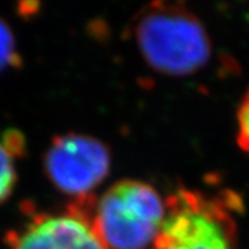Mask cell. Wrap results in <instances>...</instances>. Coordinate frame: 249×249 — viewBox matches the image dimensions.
<instances>
[{
	"mask_svg": "<svg viewBox=\"0 0 249 249\" xmlns=\"http://www.w3.org/2000/svg\"><path fill=\"white\" fill-rule=\"evenodd\" d=\"M14 160L13 152L0 140V205L9 199L17 186L18 175Z\"/></svg>",
	"mask_w": 249,
	"mask_h": 249,
	"instance_id": "8992f818",
	"label": "cell"
},
{
	"mask_svg": "<svg viewBox=\"0 0 249 249\" xmlns=\"http://www.w3.org/2000/svg\"><path fill=\"white\" fill-rule=\"evenodd\" d=\"M17 42L9 24L0 17V73L21 65Z\"/></svg>",
	"mask_w": 249,
	"mask_h": 249,
	"instance_id": "52a82bcc",
	"label": "cell"
},
{
	"mask_svg": "<svg viewBox=\"0 0 249 249\" xmlns=\"http://www.w3.org/2000/svg\"><path fill=\"white\" fill-rule=\"evenodd\" d=\"M111 169L107 144L90 134L68 132L52 139L43 155V172L50 184L72 201L93 196Z\"/></svg>",
	"mask_w": 249,
	"mask_h": 249,
	"instance_id": "277c9868",
	"label": "cell"
},
{
	"mask_svg": "<svg viewBox=\"0 0 249 249\" xmlns=\"http://www.w3.org/2000/svg\"><path fill=\"white\" fill-rule=\"evenodd\" d=\"M107 249H154L166 205L158 191L140 180H121L100 196L72 201Z\"/></svg>",
	"mask_w": 249,
	"mask_h": 249,
	"instance_id": "6da1fadb",
	"label": "cell"
},
{
	"mask_svg": "<svg viewBox=\"0 0 249 249\" xmlns=\"http://www.w3.org/2000/svg\"><path fill=\"white\" fill-rule=\"evenodd\" d=\"M238 145L249 152V90L238 108Z\"/></svg>",
	"mask_w": 249,
	"mask_h": 249,
	"instance_id": "ba28073f",
	"label": "cell"
},
{
	"mask_svg": "<svg viewBox=\"0 0 249 249\" xmlns=\"http://www.w3.org/2000/svg\"><path fill=\"white\" fill-rule=\"evenodd\" d=\"M165 205L154 249H234L235 224L219 199L180 190Z\"/></svg>",
	"mask_w": 249,
	"mask_h": 249,
	"instance_id": "3957f363",
	"label": "cell"
},
{
	"mask_svg": "<svg viewBox=\"0 0 249 249\" xmlns=\"http://www.w3.org/2000/svg\"><path fill=\"white\" fill-rule=\"evenodd\" d=\"M9 249H107L88 220L67 208L64 213L29 212L21 229L7 234Z\"/></svg>",
	"mask_w": 249,
	"mask_h": 249,
	"instance_id": "5b68a950",
	"label": "cell"
},
{
	"mask_svg": "<svg viewBox=\"0 0 249 249\" xmlns=\"http://www.w3.org/2000/svg\"><path fill=\"white\" fill-rule=\"evenodd\" d=\"M133 37L145 62L160 73L187 76L211 60L212 45L202 22L176 3H152L133 21Z\"/></svg>",
	"mask_w": 249,
	"mask_h": 249,
	"instance_id": "7a4b0ae2",
	"label": "cell"
}]
</instances>
